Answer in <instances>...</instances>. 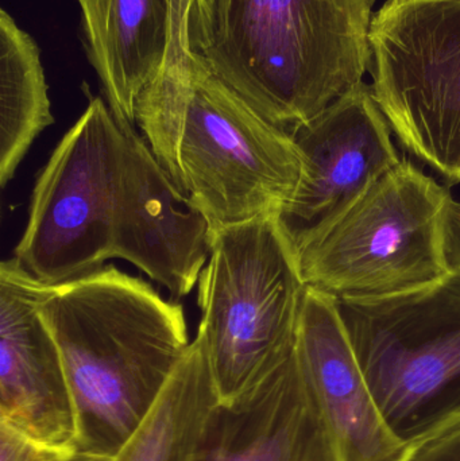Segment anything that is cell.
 <instances>
[{
	"instance_id": "6",
	"label": "cell",
	"mask_w": 460,
	"mask_h": 461,
	"mask_svg": "<svg viewBox=\"0 0 460 461\" xmlns=\"http://www.w3.org/2000/svg\"><path fill=\"white\" fill-rule=\"evenodd\" d=\"M451 194L402 158L299 254L305 285L337 301L404 294L451 273L443 221Z\"/></svg>"
},
{
	"instance_id": "5",
	"label": "cell",
	"mask_w": 460,
	"mask_h": 461,
	"mask_svg": "<svg viewBox=\"0 0 460 461\" xmlns=\"http://www.w3.org/2000/svg\"><path fill=\"white\" fill-rule=\"evenodd\" d=\"M277 215L213 232L197 282V332L221 403L253 389L296 344L307 285Z\"/></svg>"
},
{
	"instance_id": "4",
	"label": "cell",
	"mask_w": 460,
	"mask_h": 461,
	"mask_svg": "<svg viewBox=\"0 0 460 461\" xmlns=\"http://www.w3.org/2000/svg\"><path fill=\"white\" fill-rule=\"evenodd\" d=\"M375 405L416 447L460 427V271L404 294L337 301Z\"/></svg>"
},
{
	"instance_id": "16",
	"label": "cell",
	"mask_w": 460,
	"mask_h": 461,
	"mask_svg": "<svg viewBox=\"0 0 460 461\" xmlns=\"http://www.w3.org/2000/svg\"><path fill=\"white\" fill-rule=\"evenodd\" d=\"M54 123L41 50L0 11V185L5 188L34 140Z\"/></svg>"
},
{
	"instance_id": "2",
	"label": "cell",
	"mask_w": 460,
	"mask_h": 461,
	"mask_svg": "<svg viewBox=\"0 0 460 461\" xmlns=\"http://www.w3.org/2000/svg\"><path fill=\"white\" fill-rule=\"evenodd\" d=\"M374 0H192L191 53L289 131L364 83Z\"/></svg>"
},
{
	"instance_id": "8",
	"label": "cell",
	"mask_w": 460,
	"mask_h": 461,
	"mask_svg": "<svg viewBox=\"0 0 460 461\" xmlns=\"http://www.w3.org/2000/svg\"><path fill=\"white\" fill-rule=\"evenodd\" d=\"M88 104L38 173L14 258L42 284L103 267L113 255V211L124 134L107 102L84 86Z\"/></svg>"
},
{
	"instance_id": "20",
	"label": "cell",
	"mask_w": 460,
	"mask_h": 461,
	"mask_svg": "<svg viewBox=\"0 0 460 461\" xmlns=\"http://www.w3.org/2000/svg\"><path fill=\"white\" fill-rule=\"evenodd\" d=\"M111 459H102V457L86 456V455L73 454L68 461H113Z\"/></svg>"
},
{
	"instance_id": "15",
	"label": "cell",
	"mask_w": 460,
	"mask_h": 461,
	"mask_svg": "<svg viewBox=\"0 0 460 461\" xmlns=\"http://www.w3.org/2000/svg\"><path fill=\"white\" fill-rule=\"evenodd\" d=\"M219 402L207 346L197 332L158 402L113 461H194Z\"/></svg>"
},
{
	"instance_id": "10",
	"label": "cell",
	"mask_w": 460,
	"mask_h": 461,
	"mask_svg": "<svg viewBox=\"0 0 460 461\" xmlns=\"http://www.w3.org/2000/svg\"><path fill=\"white\" fill-rule=\"evenodd\" d=\"M121 129L124 148L111 255L132 263L178 301L197 286L210 258L212 227L175 185L135 126Z\"/></svg>"
},
{
	"instance_id": "13",
	"label": "cell",
	"mask_w": 460,
	"mask_h": 461,
	"mask_svg": "<svg viewBox=\"0 0 460 461\" xmlns=\"http://www.w3.org/2000/svg\"><path fill=\"white\" fill-rule=\"evenodd\" d=\"M86 59L119 126H135V103L167 62L189 49L192 0H76Z\"/></svg>"
},
{
	"instance_id": "1",
	"label": "cell",
	"mask_w": 460,
	"mask_h": 461,
	"mask_svg": "<svg viewBox=\"0 0 460 461\" xmlns=\"http://www.w3.org/2000/svg\"><path fill=\"white\" fill-rule=\"evenodd\" d=\"M38 312L53 335L77 420L75 454L115 459L188 352L178 301L115 266L42 284Z\"/></svg>"
},
{
	"instance_id": "7",
	"label": "cell",
	"mask_w": 460,
	"mask_h": 461,
	"mask_svg": "<svg viewBox=\"0 0 460 461\" xmlns=\"http://www.w3.org/2000/svg\"><path fill=\"white\" fill-rule=\"evenodd\" d=\"M370 51L373 94L392 131L460 183V0H386Z\"/></svg>"
},
{
	"instance_id": "18",
	"label": "cell",
	"mask_w": 460,
	"mask_h": 461,
	"mask_svg": "<svg viewBox=\"0 0 460 461\" xmlns=\"http://www.w3.org/2000/svg\"><path fill=\"white\" fill-rule=\"evenodd\" d=\"M405 461H460V427L416 447Z\"/></svg>"
},
{
	"instance_id": "11",
	"label": "cell",
	"mask_w": 460,
	"mask_h": 461,
	"mask_svg": "<svg viewBox=\"0 0 460 461\" xmlns=\"http://www.w3.org/2000/svg\"><path fill=\"white\" fill-rule=\"evenodd\" d=\"M42 282L11 258L0 265V422L75 452L77 420L59 346L38 312Z\"/></svg>"
},
{
	"instance_id": "12",
	"label": "cell",
	"mask_w": 460,
	"mask_h": 461,
	"mask_svg": "<svg viewBox=\"0 0 460 461\" xmlns=\"http://www.w3.org/2000/svg\"><path fill=\"white\" fill-rule=\"evenodd\" d=\"M194 461H339L296 344L253 389L216 405Z\"/></svg>"
},
{
	"instance_id": "19",
	"label": "cell",
	"mask_w": 460,
	"mask_h": 461,
	"mask_svg": "<svg viewBox=\"0 0 460 461\" xmlns=\"http://www.w3.org/2000/svg\"><path fill=\"white\" fill-rule=\"evenodd\" d=\"M443 246L450 271H460V203L453 197L446 205L443 221Z\"/></svg>"
},
{
	"instance_id": "9",
	"label": "cell",
	"mask_w": 460,
	"mask_h": 461,
	"mask_svg": "<svg viewBox=\"0 0 460 461\" xmlns=\"http://www.w3.org/2000/svg\"><path fill=\"white\" fill-rule=\"evenodd\" d=\"M288 132L302 154V173L277 218L299 258L402 158L366 83Z\"/></svg>"
},
{
	"instance_id": "17",
	"label": "cell",
	"mask_w": 460,
	"mask_h": 461,
	"mask_svg": "<svg viewBox=\"0 0 460 461\" xmlns=\"http://www.w3.org/2000/svg\"><path fill=\"white\" fill-rule=\"evenodd\" d=\"M73 454L37 443L0 422V461H68Z\"/></svg>"
},
{
	"instance_id": "14",
	"label": "cell",
	"mask_w": 460,
	"mask_h": 461,
	"mask_svg": "<svg viewBox=\"0 0 460 461\" xmlns=\"http://www.w3.org/2000/svg\"><path fill=\"white\" fill-rule=\"evenodd\" d=\"M296 347L339 461H405L410 449L383 421L335 298L307 286Z\"/></svg>"
},
{
	"instance_id": "3",
	"label": "cell",
	"mask_w": 460,
	"mask_h": 461,
	"mask_svg": "<svg viewBox=\"0 0 460 461\" xmlns=\"http://www.w3.org/2000/svg\"><path fill=\"white\" fill-rule=\"evenodd\" d=\"M135 123L213 232L280 212L299 186L302 158L291 134L257 113L191 50L143 89Z\"/></svg>"
}]
</instances>
